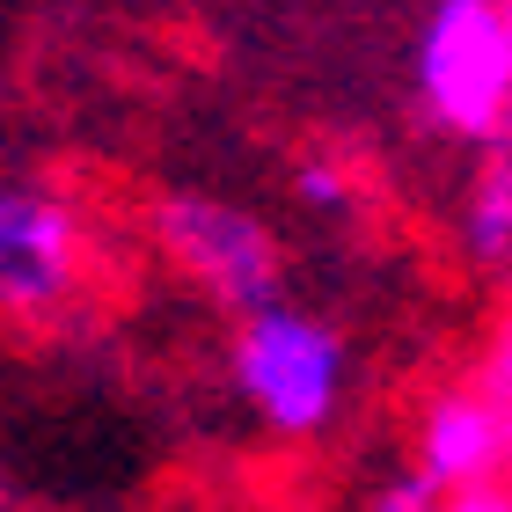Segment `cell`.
<instances>
[{
    "label": "cell",
    "mask_w": 512,
    "mask_h": 512,
    "mask_svg": "<svg viewBox=\"0 0 512 512\" xmlns=\"http://www.w3.org/2000/svg\"><path fill=\"white\" fill-rule=\"evenodd\" d=\"M227 366H235L242 403L264 417L271 432L308 439L344 410V381H352V352L322 315L286 308V300H256L235 322V344H227Z\"/></svg>",
    "instance_id": "obj_1"
},
{
    "label": "cell",
    "mask_w": 512,
    "mask_h": 512,
    "mask_svg": "<svg viewBox=\"0 0 512 512\" xmlns=\"http://www.w3.org/2000/svg\"><path fill=\"white\" fill-rule=\"evenodd\" d=\"M417 96L432 125L461 139H505L512 125V30L505 0H432L417 37Z\"/></svg>",
    "instance_id": "obj_2"
},
{
    "label": "cell",
    "mask_w": 512,
    "mask_h": 512,
    "mask_svg": "<svg viewBox=\"0 0 512 512\" xmlns=\"http://www.w3.org/2000/svg\"><path fill=\"white\" fill-rule=\"evenodd\" d=\"M154 242L176 256L183 271L198 278L220 308H256V300H278V242L271 227L242 213V205L220 198H161L154 205Z\"/></svg>",
    "instance_id": "obj_3"
},
{
    "label": "cell",
    "mask_w": 512,
    "mask_h": 512,
    "mask_svg": "<svg viewBox=\"0 0 512 512\" xmlns=\"http://www.w3.org/2000/svg\"><path fill=\"white\" fill-rule=\"evenodd\" d=\"M81 278V220L59 198L0 183V308L52 315Z\"/></svg>",
    "instance_id": "obj_4"
},
{
    "label": "cell",
    "mask_w": 512,
    "mask_h": 512,
    "mask_svg": "<svg viewBox=\"0 0 512 512\" xmlns=\"http://www.w3.org/2000/svg\"><path fill=\"white\" fill-rule=\"evenodd\" d=\"M512 469V417L469 388L432 395L425 425H417V476H432L439 491H469V483H498Z\"/></svg>",
    "instance_id": "obj_5"
},
{
    "label": "cell",
    "mask_w": 512,
    "mask_h": 512,
    "mask_svg": "<svg viewBox=\"0 0 512 512\" xmlns=\"http://www.w3.org/2000/svg\"><path fill=\"white\" fill-rule=\"evenodd\" d=\"M461 242L476 264H512V139L491 154V169L476 176L469 205H461Z\"/></svg>",
    "instance_id": "obj_6"
},
{
    "label": "cell",
    "mask_w": 512,
    "mask_h": 512,
    "mask_svg": "<svg viewBox=\"0 0 512 512\" xmlns=\"http://www.w3.org/2000/svg\"><path fill=\"white\" fill-rule=\"evenodd\" d=\"M293 191L308 213H352V176L337 169V161H300L293 169Z\"/></svg>",
    "instance_id": "obj_7"
},
{
    "label": "cell",
    "mask_w": 512,
    "mask_h": 512,
    "mask_svg": "<svg viewBox=\"0 0 512 512\" xmlns=\"http://www.w3.org/2000/svg\"><path fill=\"white\" fill-rule=\"evenodd\" d=\"M476 388L491 395V403L512 417V322L491 337V352H483V366H476Z\"/></svg>",
    "instance_id": "obj_8"
},
{
    "label": "cell",
    "mask_w": 512,
    "mask_h": 512,
    "mask_svg": "<svg viewBox=\"0 0 512 512\" xmlns=\"http://www.w3.org/2000/svg\"><path fill=\"white\" fill-rule=\"evenodd\" d=\"M439 498L447 491H439L432 476H403V483H388V491L374 498V512H439Z\"/></svg>",
    "instance_id": "obj_9"
},
{
    "label": "cell",
    "mask_w": 512,
    "mask_h": 512,
    "mask_svg": "<svg viewBox=\"0 0 512 512\" xmlns=\"http://www.w3.org/2000/svg\"><path fill=\"white\" fill-rule=\"evenodd\" d=\"M439 512H512V491L505 483H469V491H447Z\"/></svg>",
    "instance_id": "obj_10"
},
{
    "label": "cell",
    "mask_w": 512,
    "mask_h": 512,
    "mask_svg": "<svg viewBox=\"0 0 512 512\" xmlns=\"http://www.w3.org/2000/svg\"><path fill=\"white\" fill-rule=\"evenodd\" d=\"M505 30H512V0H505Z\"/></svg>",
    "instance_id": "obj_11"
},
{
    "label": "cell",
    "mask_w": 512,
    "mask_h": 512,
    "mask_svg": "<svg viewBox=\"0 0 512 512\" xmlns=\"http://www.w3.org/2000/svg\"><path fill=\"white\" fill-rule=\"evenodd\" d=\"M0 505H8V498H0Z\"/></svg>",
    "instance_id": "obj_12"
}]
</instances>
